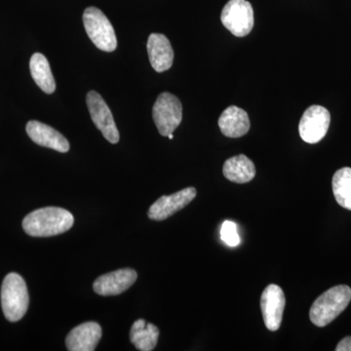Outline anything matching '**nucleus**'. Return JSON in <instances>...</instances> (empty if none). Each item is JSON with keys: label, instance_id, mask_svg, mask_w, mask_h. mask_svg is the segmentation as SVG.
Instances as JSON below:
<instances>
[{"label": "nucleus", "instance_id": "obj_17", "mask_svg": "<svg viewBox=\"0 0 351 351\" xmlns=\"http://www.w3.org/2000/svg\"><path fill=\"white\" fill-rule=\"evenodd\" d=\"M158 328L144 319L135 321L131 328L130 341L138 350H154L158 341Z\"/></svg>", "mask_w": 351, "mask_h": 351}, {"label": "nucleus", "instance_id": "obj_6", "mask_svg": "<svg viewBox=\"0 0 351 351\" xmlns=\"http://www.w3.org/2000/svg\"><path fill=\"white\" fill-rule=\"evenodd\" d=\"M221 21L233 36L243 38L253 29V7L246 0H230L221 11Z\"/></svg>", "mask_w": 351, "mask_h": 351}, {"label": "nucleus", "instance_id": "obj_22", "mask_svg": "<svg viewBox=\"0 0 351 351\" xmlns=\"http://www.w3.org/2000/svg\"><path fill=\"white\" fill-rule=\"evenodd\" d=\"M168 138H169L170 140H173V138H174V136H173V134H170V135H168Z\"/></svg>", "mask_w": 351, "mask_h": 351}, {"label": "nucleus", "instance_id": "obj_8", "mask_svg": "<svg viewBox=\"0 0 351 351\" xmlns=\"http://www.w3.org/2000/svg\"><path fill=\"white\" fill-rule=\"evenodd\" d=\"M87 107L95 125L110 144L119 142V132L110 108L103 97L96 91H90L86 97Z\"/></svg>", "mask_w": 351, "mask_h": 351}, {"label": "nucleus", "instance_id": "obj_21", "mask_svg": "<svg viewBox=\"0 0 351 351\" xmlns=\"http://www.w3.org/2000/svg\"><path fill=\"white\" fill-rule=\"evenodd\" d=\"M337 351H351V337L341 339L336 348Z\"/></svg>", "mask_w": 351, "mask_h": 351}, {"label": "nucleus", "instance_id": "obj_12", "mask_svg": "<svg viewBox=\"0 0 351 351\" xmlns=\"http://www.w3.org/2000/svg\"><path fill=\"white\" fill-rule=\"evenodd\" d=\"M27 135L41 147H48L54 151L66 154L69 151V143L60 132L52 127L46 125L43 122L32 120L25 127Z\"/></svg>", "mask_w": 351, "mask_h": 351}, {"label": "nucleus", "instance_id": "obj_7", "mask_svg": "<svg viewBox=\"0 0 351 351\" xmlns=\"http://www.w3.org/2000/svg\"><path fill=\"white\" fill-rule=\"evenodd\" d=\"M331 115L322 106H311L302 114L299 124L300 136L307 144L319 143L326 136Z\"/></svg>", "mask_w": 351, "mask_h": 351}, {"label": "nucleus", "instance_id": "obj_19", "mask_svg": "<svg viewBox=\"0 0 351 351\" xmlns=\"http://www.w3.org/2000/svg\"><path fill=\"white\" fill-rule=\"evenodd\" d=\"M332 193L337 202L351 211V168L343 167L332 177Z\"/></svg>", "mask_w": 351, "mask_h": 351}, {"label": "nucleus", "instance_id": "obj_2", "mask_svg": "<svg viewBox=\"0 0 351 351\" xmlns=\"http://www.w3.org/2000/svg\"><path fill=\"white\" fill-rule=\"evenodd\" d=\"M351 301V288L335 286L316 299L309 311V318L315 326L325 327L348 307Z\"/></svg>", "mask_w": 351, "mask_h": 351}, {"label": "nucleus", "instance_id": "obj_20", "mask_svg": "<svg viewBox=\"0 0 351 351\" xmlns=\"http://www.w3.org/2000/svg\"><path fill=\"white\" fill-rule=\"evenodd\" d=\"M221 239L230 247H237L240 244V237L235 223L223 221L221 228Z\"/></svg>", "mask_w": 351, "mask_h": 351}, {"label": "nucleus", "instance_id": "obj_13", "mask_svg": "<svg viewBox=\"0 0 351 351\" xmlns=\"http://www.w3.org/2000/svg\"><path fill=\"white\" fill-rule=\"evenodd\" d=\"M101 338V328L98 323L86 322L73 328L66 339L69 351H94Z\"/></svg>", "mask_w": 351, "mask_h": 351}, {"label": "nucleus", "instance_id": "obj_18", "mask_svg": "<svg viewBox=\"0 0 351 351\" xmlns=\"http://www.w3.org/2000/svg\"><path fill=\"white\" fill-rule=\"evenodd\" d=\"M29 69L36 85L46 94L54 93L56 90L54 76L51 71L49 62L44 55L36 53L29 61Z\"/></svg>", "mask_w": 351, "mask_h": 351}, {"label": "nucleus", "instance_id": "obj_11", "mask_svg": "<svg viewBox=\"0 0 351 351\" xmlns=\"http://www.w3.org/2000/svg\"><path fill=\"white\" fill-rule=\"evenodd\" d=\"M138 274L134 269L115 270L104 274L93 284L95 292L101 295H117L125 292L137 280Z\"/></svg>", "mask_w": 351, "mask_h": 351}, {"label": "nucleus", "instance_id": "obj_16", "mask_svg": "<svg viewBox=\"0 0 351 351\" xmlns=\"http://www.w3.org/2000/svg\"><path fill=\"white\" fill-rule=\"evenodd\" d=\"M223 172L228 181L237 184H246L255 178L256 167L250 158L244 154H240L226 161Z\"/></svg>", "mask_w": 351, "mask_h": 351}, {"label": "nucleus", "instance_id": "obj_14", "mask_svg": "<svg viewBox=\"0 0 351 351\" xmlns=\"http://www.w3.org/2000/svg\"><path fill=\"white\" fill-rule=\"evenodd\" d=\"M147 48L154 71L163 73L171 69L174 61V51L169 39L164 34H152L147 39Z\"/></svg>", "mask_w": 351, "mask_h": 351}, {"label": "nucleus", "instance_id": "obj_3", "mask_svg": "<svg viewBox=\"0 0 351 351\" xmlns=\"http://www.w3.org/2000/svg\"><path fill=\"white\" fill-rule=\"evenodd\" d=\"M29 298L23 277L15 272L4 278L1 287V306L4 316L10 322L24 317L29 307Z\"/></svg>", "mask_w": 351, "mask_h": 351}, {"label": "nucleus", "instance_id": "obj_1", "mask_svg": "<svg viewBox=\"0 0 351 351\" xmlns=\"http://www.w3.org/2000/svg\"><path fill=\"white\" fill-rule=\"evenodd\" d=\"M73 223L75 219L68 210L45 207L27 215L23 221V228L31 237H49L68 232Z\"/></svg>", "mask_w": 351, "mask_h": 351}, {"label": "nucleus", "instance_id": "obj_9", "mask_svg": "<svg viewBox=\"0 0 351 351\" xmlns=\"http://www.w3.org/2000/svg\"><path fill=\"white\" fill-rule=\"evenodd\" d=\"M286 299L283 290L276 284H270L261 297L263 322L269 331H277L282 323Z\"/></svg>", "mask_w": 351, "mask_h": 351}, {"label": "nucleus", "instance_id": "obj_4", "mask_svg": "<svg viewBox=\"0 0 351 351\" xmlns=\"http://www.w3.org/2000/svg\"><path fill=\"white\" fill-rule=\"evenodd\" d=\"M83 24L88 36L97 48L113 52L117 47V34L112 23L100 9L88 7L83 13Z\"/></svg>", "mask_w": 351, "mask_h": 351}, {"label": "nucleus", "instance_id": "obj_10", "mask_svg": "<svg viewBox=\"0 0 351 351\" xmlns=\"http://www.w3.org/2000/svg\"><path fill=\"white\" fill-rule=\"evenodd\" d=\"M196 196L195 188H186L172 195L161 196L149 210V218L154 221H164L184 209Z\"/></svg>", "mask_w": 351, "mask_h": 351}, {"label": "nucleus", "instance_id": "obj_5", "mask_svg": "<svg viewBox=\"0 0 351 351\" xmlns=\"http://www.w3.org/2000/svg\"><path fill=\"white\" fill-rule=\"evenodd\" d=\"M152 117L159 133L163 137L173 134L182 119L181 101L175 95L164 92L159 95L152 108Z\"/></svg>", "mask_w": 351, "mask_h": 351}, {"label": "nucleus", "instance_id": "obj_15", "mask_svg": "<svg viewBox=\"0 0 351 351\" xmlns=\"http://www.w3.org/2000/svg\"><path fill=\"white\" fill-rule=\"evenodd\" d=\"M221 133L228 138H240L250 130V119L244 110L230 106L223 110L218 121Z\"/></svg>", "mask_w": 351, "mask_h": 351}]
</instances>
